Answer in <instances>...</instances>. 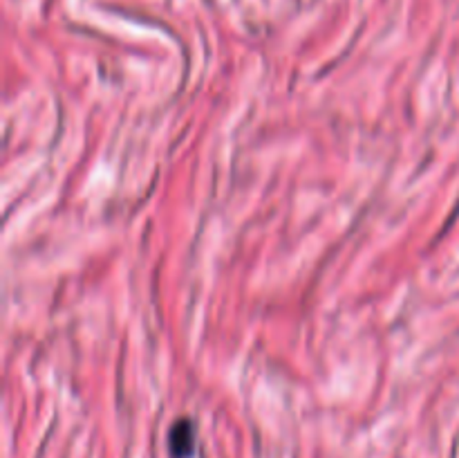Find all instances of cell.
<instances>
[{
    "mask_svg": "<svg viewBox=\"0 0 459 458\" xmlns=\"http://www.w3.org/2000/svg\"><path fill=\"white\" fill-rule=\"evenodd\" d=\"M193 445H195V434H193V425L188 420L178 422L170 431V449L175 456L186 458L193 454Z\"/></svg>",
    "mask_w": 459,
    "mask_h": 458,
    "instance_id": "cell-1",
    "label": "cell"
}]
</instances>
